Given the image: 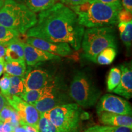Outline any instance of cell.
Masks as SVG:
<instances>
[{"label":"cell","mask_w":132,"mask_h":132,"mask_svg":"<svg viewBox=\"0 0 132 132\" xmlns=\"http://www.w3.org/2000/svg\"><path fill=\"white\" fill-rule=\"evenodd\" d=\"M85 27L80 24L73 10L57 3L38 15L36 24L26 32L32 37L53 42L67 43L75 50L81 47Z\"/></svg>","instance_id":"1"},{"label":"cell","mask_w":132,"mask_h":132,"mask_svg":"<svg viewBox=\"0 0 132 132\" xmlns=\"http://www.w3.org/2000/svg\"><path fill=\"white\" fill-rule=\"evenodd\" d=\"M70 8L77 15L80 24L90 28L110 26L118 23V14L122 6L120 2L105 4L96 0H89Z\"/></svg>","instance_id":"2"},{"label":"cell","mask_w":132,"mask_h":132,"mask_svg":"<svg viewBox=\"0 0 132 132\" xmlns=\"http://www.w3.org/2000/svg\"><path fill=\"white\" fill-rule=\"evenodd\" d=\"M37 15L25 4L6 0L0 9V24L24 34L36 24Z\"/></svg>","instance_id":"3"},{"label":"cell","mask_w":132,"mask_h":132,"mask_svg":"<svg viewBox=\"0 0 132 132\" xmlns=\"http://www.w3.org/2000/svg\"><path fill=\"white\" fill-rule=\"evenodd\" d=\"M81 47L85 58L96 63L97 56L102 51L109 47L117 48L115 30L110 26L86 29Z\"/></svg>","instance_id":"4"},{"label":"cell","mask_w":132,"mask_h":132,"mask_svg":"<svg viewBox=\"0 0 132 132\" xmlns=\"http://www.w3.org/2000/svg\"><path fill=\"white\" fill-rule=\"evenodd\" d=\"M83 114L84 112L78 104L65 103L42 114L61 132H78Z\"/></svg>","instance_id":"5"},{"label":"cell","mask_w":132,"mask_h":132,"mask_svg":"<svg viewBox=\"0 0 132 132\" xmlns=\"http://www.w3.org/2000/svg\"><path fill=\"white\" fill-rule=\"evenodd\" d=\"M69 94L79 106L89 108L97 103L102 92L89 75L78 71L76 72L71 81Z\"/></svg>","instance_id":"6"},{"label":"cell","mask_w":132,"mask_h":132,"mask_svg":"<svg viewBox=\"0 0 132 132\" xmlns=\"http://www.w3.org/2000/svg\"><path fill=\"white\" fill-rule=\"evenodd\" d=\"M6 99L8 104L12 106L19 115L23 122V125H30L38 128V122L40 113L36 110L35 107L16 95L8 97Z\"/></svg>","instance_id":"7"},{"label":"cell","mask_w":132,"mask_h":132,"mask_svg":"<svg viewBox=\"0 0 132 132\" xmlns=\"http://www.w3.org/2000/svg\"><path fill=\"white\" fill-rule=\"evenodd\" d=\"M24 90L39 89L57 85V81L47 71L39 68L26 69L23 77Z\"/></svg>","instance_id":"8"},{"label":"cell","mask_w":132,"mask_h":132,"mask_svg":"<svg viewBox=\"0 0 132 132\" xmlns=\"http://www.w3.org/2000/svg\"><path fill=\"white\" fill-rule=\"evenodd\" d=\"M96 110L97 114L102 112H108L121 115L132 114V108L129 102L119 97L110 94L104 95L100 98L97 103Z\"/></svg>","instance_id":"9"},{"label":"cell","mask_w":132,"mask_h":132,"mask_svg":"<svg viewBox=\"0 0 132 132\" xmlns=\"http://www.w3.org/2000/svg\"><path fill=\"white\" fill-rule=\"evenodd\" d=\"M26 43L37 48L57 55L58 56H67L72 53L71 47L67 43L53 42L39 38L28 37Z\"/></svg>","instance_id":"10"},{"label":"cell","mask_w":132,"mask_h":132,"mask_svg":"<svg viewBox=\"0 0 132 132\" xmlns=\"http://www.w3.org/2000/svg\"><path fill=\"white\" fill-rule=\"evenodd\" d=\"M23 49L25 63L30 67L36 66L42 62L60 59L58 56L33 47L26 42H23Z\"/></svg>","instance_id":"11"},{"label":"cell","mask_w":132,"mask_h":132,"mask_svg":"<svg viewBox=\"0 0 132 132\" xmlns=\"http://www.w3.org/2000/svg\"><path fill=\"white\" fill-rule=\"evenodd\" d=\"M121 78L118 86L114 89V93L127 99L132 97V69L131 64H123L120 66Z\"/></svg>","instance_id":"12"},{"label":"cell","mask_w":132,"mask_h":132,"mask_svg":"<svg viewBox=\"0 0 132 132\" xmlns=\"http://www.w3.org/2000/svg\"><path fill=\"white\" fill-rule=\"evenodd\" d=\"M65 98L62 95H59L56 92H53L43 97L42 98L35 103H32V105L40 114H43L52 110L55 107L65 104Z\"/></svg>","instance_id":"13"},{"label":"cell","mask_w":132,"mask_h":132,"mask_svg":"<svg viewBox=\"0 0 132 132\" xmlns=\"http://www.w3.org/2000/svg\"><path fill=\"white\" fill-rule=\"evenodd\" d=\"M98 115L100 123L104 125L112 127L125 126L132 128L131 116L118 114L108 112H102L98 114Z\"/></svg>","instance_id":"14"},{"label":"cell","mask_w":132,"mask_h":132,"mask_svg":"<svg viewBox=\"0 0 132 132\" xmlns=\"http://www.w3.org/2000/svg\"><path fill=\"white\" fill-rule=\"evenodd\" d=\"M23 42L17 38L8 43L6 45L5 60L24 61Z\"/></svg>","instance_id":"15"},{"label":"cell","mask_w":132,"mask_h":132,"mask_svg":"<svg viewBox=\"0 0 132 132\" xmlns=\"http://www.w3.org/2000/svg\"><path fill=\"white\" fill-rule=\"evenodd\" d=\"M57 87V85H54L39 89L24 90V92L19 97L27 103L32 105V103L39 100L45 95L55 92Z\"/></svg>","instance_id":"16"},{"label":"cell","mask_w":132,"mask_h":132,"mask_svg":"<svg viewBox=\"0 0 132 132\" xmlns=\"http://www.w3.org/2000/svg\"><path fill=\"white\" fill-rule=\"evenodd\" d=\"M26 66L24 61L5 60L4 72L10 76L23 78L26 73Z\"/></svg>","instance_id":"17"},{"label":"cell","mask_w":132,"mask_h":132,"mask_svg":"<svg viewBox=\"0 0 132 132\" xmlns=\"http://www.w3.org/2000/svg\"><path fill=\"white\" fill-rule=\"evenodd\" d=\"M57 0H26L24 4L34 13H40L48 9L56 3Z\"/></svg>","instance_id":"18"},{"label":"cell","mask_w":132,"mask_h":132,"mask_svg":"<svg viewBox=\"0 0 132 132\" xmlns=\"http://www.w3.org/2000/svg\"><path fill=\"white\" fill-rule=\"evenodd\" d=\"M116 48L109 47L102 51L97 56L96 62L100 65H109L114 61L116 57Z\"/></svg>","instance_id":"19"},{"label":"cell","mask_w":132,"mask_h":132,"mask_svg":"<svg viewBox=\"0 0 132 132\" xmlns=\"http://www.w3.org/2000/svg\"><path fill=\"white\" fill-rule=\"evenodd\" d=\"M10 81H11V85H10L9 97L13 95L19 97L24 90L23 78L10 76Z\"/></svg>","instance_id":"20"},{"label":"cell","mask_w":132,"mask_h":132,"mask_svg":"<svg viewBox=\"0 0 132 132\" xmlns=\"http://www.w3.org/2000/svg\"><path fill=\"white\" fill-rule=\"evenodd\" d=\"M121 78V70L119 67H113L109 72L107 77V90L111 92L118 86Z\"/></svg>","instance_id":"21"},{"label":"cell","mask_w":132,"mask_h":132,"mask_svg":"<svg viewBox=\"0 0 132 132\" xmlns=\"http://www.w3.org/2000/svg\"><path fill=\"white\" fill-rule=\"evenodd\" d=\"M20 33L14 29L8 28L0 24V44L7 45L14 39L19 38Z\"/></svg>","instance_id":"22"},{"label":"cell","mask_w":132,"mask_h":132,"mask_svg":"<svg viewBox=\"0 0 132 132\" xmlns=\"http://www.w3.org/2000/svg\"><path fill=\"white\" fill-rule=\"evenodd\" d=\"M39 132H61L48 119L40 114L38 122Z\"/></svg>","instance_id":"23"},{"label":"cell","mask_w":132,"mask_h":132,"mask_svg":"<svg viewBox=\"0 0 132 132\" xmlns=\"http://www.w3.org/2000/svg\"><path fill=\"white\" fill-rule=\"evenodd\" d=\"M120 39L127 48L131 46L132 42V21L127 23L126 27L122 33H120Z\"/></svg>","instance_id":"24"},{"label":"cell","mask_w":132,"mask_h":132,"mask_svg":"<svg viewBox=\"0 0 132 132\" xmlns=\"http://www.w3.org/2000/svg\"><path fill=\"white\" fill-rule=\"evenodd\" d=\"M15 113V110L7 104L0 111V122L3 123H9Z\"/></svg>","instance_id":"25"},{"label":"cell","mask_w":132,"mask_h":132,"mask_svg":"<svg viewBox=\"0 0 132 132\" xmlns=\"http://www.w3.org/2000/svg\"><path fill=\"white\" fill-rule=\"evenodd\" d=\"M10 85V75L4 73L3 77L0 79V92L6 97H9Z\"/></svg>","instance_id":"26"},{"label":"cell","mask_w":132,"mask_h":132,"mask_svg":"<svg viewBox=\"0 0 132 132\" xmlns=\"http://www.w3.org/2000/svg\"><path fill=\"white\" fill-rule=\"evenodd\" d=\"M118 20L119 23H128L132 21V13L122 8L118 14Z\"/></svg>","instance_id":"27"},{"label":"cell","mask_w":132,"mask_h":132,"mask_svg":"<svg viewBox=\"0 0 132 132\" xmlns=\"http://www.w3.org/2000/svg\"><path fill=\"white\" fill-rule=\"evenodd\" d=\"M113 127L108 125H95L87 128L85 132H111Z\"/></svg>","instance_id":"28"},{"label":"cell","mask_w":132,"mask_h":132,"mask_svg":"<svg viewBox=\"0 0 132 132\" xmlns=\"http://www.w3.org/2000/svg\"><path fill=\"white\" fill-rule=\"evenodd\" d=\"M62 4H65V6H69V7H73L81 5L85 3L89 0H60Z\"/></svg>","instance_id":"29"},{"label":"cell","mask_w":132,"mask_h":132,"mask_svg":"<svg viewBox=\"0 0 132 132\" xmlns=\"http://www.w3.org/2000/svg\"><path fill=\"white\" fill-rule=\"evenodd\" d=\"M15 127L9 123L0 122V132H14Z\"/></svg>","instance_id":"30"},{"label":"cell","mask_w":132,"mask_h":132,"mask_svg":"<svg viewBox=\"0 0 132 132\" xmlns=\"http://www.w3.org/2000/svg\"><path fill=\"white\" fill-rule=\"evenodd\" d=\"M120 3L122 8L132 13V0H121Z\"/></svg>","instance_id":"31"},{"label":"cell","mask_w":132,"mask_h":132,"mask_svg":"<svg viewBox=\"0 0 132 132\" xmlns=\"http://www.w3.org/2000/svg\"><path fill=\"white\" fill-rule=\"evenodd\" d=\"M132 128L125 126L114 127L111 132H131Z\"/></svg>","instance_id":"32"},{"label":"cell","mask_w":132,"mask_h":132,"mask_svg":"<svg viewBox=\"0 0 132 132\" xmlns=\"http://www.w3.org/2000/svg\"><path fill=\"white\" fill-rule=\"evenodd\" d=\"M7 104L8 102L7 99L0 92V111Z\"/></svg>","instance_id":"33"},{"label":"cell","mask_w":132,"mask_h":132,"mask_svg":"<svg viewBox=\"0 0 132 132\" xmlns=\"http://www.w3.org/2000/svg\"><path fill=\"white\" fill-rule=\"evenodd\" d=\"M24 128L27 130L28 132H39V130L38 128H36L32 126V125H28V124H24L23 125Z\"/></svg>","instance_id":"34"},{"label":"cell","mask_w":132,"mask_h":132,"mask_svg":"<svg viewBox=\"0 0 132 132\" xmlns=\"http://www.w3.org/2000/svg\"><path fill=\"white\" fill-rule=\"evenodd\" d=\"M6 48V45H1V44H0V59L4 57Z\"/></svg>","instance_id":"35"},{"label":"cell","mask_w":132,"mask_h":132,"mask_svg":"<svg viewBox=\"0 0 132 132\" xmlns=\"http://www.w3.org/2000/svg\"><path fill=\"white\" fill-rule=\"evenodd\" d=\"M4 63H5V59L4 57L0 59V77L4 72Z\"/></svg>","instance_id":"36"},{"label":"cell","mask_w":132,"mask_h":132,"mask_svg":"<svg viewBox=\"0 0 132 132\" xmlns=\"http://www.w3.org/2000/svg\"><path fill=\"white\" fill-rule=\"evenodd\" d=\"M96 1L105 3V4H113V3H120L121 0H96Z\"/></svg>","instance_id":"37"},{"label":"cell","mask_w":132,"mask_h":132,"mask_svg":"<svg viewBox=\"0 0 132 132\" xmlns=\"http://www.w3.org/2000/svg\"><path fill=\"white\" fill-rule=\"evenodd\" d=\"M14 132H28L23 125H19L15 128Z\"/></svg>","instance_id":"38"},{"label":"cell","mask_w":132,"mask_h":132,"mask_svg":"<svg viewBox=\"0 0 132 132\" xmlns=\"http://www.w3.org/2000/svg\"><path fill=\"white\" fill-rule=\"evenodd\" d=\"M14 1H16V2H17V3H21V4H24L26 0H14Z\"/></svg>","instance_id":"39"},{"label":"cell","mask_w":132,"mask_h":132,"mask_svg":"<svg viewBox=\"0 0 132 132\" xmlns=\"http://www.w3.org/2000/svg\"><path fill=\"white\" fill-rule=\"evenodd\" d=\"M6 1V0H0V9L3 7V5H4V4L5 1Z\"/></svg>","instance_id":"40"}]
</instances>
